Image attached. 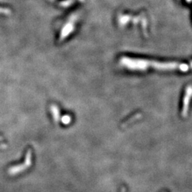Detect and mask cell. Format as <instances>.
<instances>
[{"label": "cell", "mask_w": 192, "mask_h": 192, "mask_svg": "<svg viewBox=\"0 0 192 192\" xmlns=\"http://www.w3.org/2000/svg\"><path fill=\"white\" fill-rule=\"evenodd\" d=\"M72 30H73L72 25H71V24H68V25H67L66 29L63 31V32H62V36H61V37L63 38V37H65V36H66L69 33H70V32H71Z\"/></svg>", "instance_id": "cell-4"}, {"label": "cell", "mask_w": 192, "mask_h": 192, "mask_svg": "<svg viewBox=\"0 0 192 192\" xmlns=\"http://www.w3.org/2000/svg\"><path fill=\"white\" fill-rule=\"evenodd\" d=\"M51 114H52L53 120L56 123L60 121V112H59V109L56 105H51Z\"/></svg>", "instance_id": "cell-2"}, {"label": "cell", "mask_w": 192, "mask_h": 192, "mask_svg": "<svg viewBox=\"0 0 192 192\" xmlns=\"http://www.w3.org/2000/svg\"><path fill=\"white\" fill-rule=\"evenodd\" d=\"M32 149H28L27 152L26 154V157H25L24 162L23 164L14 165V166H11L8 170V174L9 175L14 176L24 172L32 166Z\"/></svg>", "instance_id": "cell-1"}, {"label": "cell", "mask_w": 192, "mask_h": 192, "mask_svg": "<svg viewBox=\"0 0 192 192\" xmlns=\"http://www.w3.org/2000/svg\"><path fill=\"white\" fill-rule=\"evenodd\" d=\"M7 147V145L6 144H0V149H6Z\"/></svg>", "instance_id": "cell-5"}, {"label": "cell", "mask_w": 192, "mask_h": 192, "mask_svg": "<svg viewBox=\"0 0 192 192\" xmlns=\"http://www.w3.org/2000/svg\"><path fill=\"white\" fill-rule=\"evenodd\" d=\"M61 122H62L63 124H68L70 123V122H71V117H70V115H66L61 118Z\"/></svg>", "instance_id": "cell-3"}]
</instances>
